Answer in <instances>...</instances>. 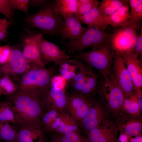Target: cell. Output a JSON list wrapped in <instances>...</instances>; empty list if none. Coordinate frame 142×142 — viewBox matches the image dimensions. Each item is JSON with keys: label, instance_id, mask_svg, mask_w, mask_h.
I'll return each instance as SVG.
<instances>
[{"label": "cell", "instance_id": "1", "mask_svg": "<svg viewBox=\"0 0 142 142\" xmlns=\"http://www.w3.org/2000/svg\"><path fill=\"white\" fill-rule=\"evenodd\" d=\"M8 96L7 102L19 129L41 128V120L45 110L39 94L17 90Z\"/></svg>", "mask_w": 142, "mask_h": 142}, {"label": "cell", "instance_id": "2", "mask_svg": "<svg viewBox=\"0 0 142 142\" xmlns=\"http://www.w3.org/2000/svg\"><path fill=\"white\" fill-rule=\"evenodd\" d=\"M54 73V69H47L32 63L29 69L17 83V90L40 95L51 86Z\"/></svg>", "mask_w": 142, "mask_h": 142}, {"label": "cell", "instance_id": "3", "mask_svg": "<svg viewBox=\"0 0 142 142\" xmlns=\"http://www.w3.org/2000/svg\"><path fill=\"white\" fill-rule=\"evenodd\" d=\"M115 52L110 41L98 49L83 52L75 56L76 59L98 70L103 77L112 76L111 72Z\"/></svg>", "mask_w": 142, "mask_h": 142}, {"label": "cell", "instance_id": "4", "mask_svg": "<svg viewBox=\"0 0 142 142\" xmlns=\"http://www.w3.org/2000/svg\"><path fill=\"white\" fill-rule=\"evenodd\" d=\"M97 94L111 115L115 118L119 114L124 95L112 76L100 78Z\"/></svg>", "mask_w": 142, "mask_h": 142}, {"label": "cell", "instance_id": "5", "mask_svg": "<svg viewBox=\"0 0 142 142\" xmlns=\"http://www.w3.org/2000/svg\"><path fill=\"white\" fill-rule=\"evenodd\" d=\"M63 18L55 10L54 1H48L38 11L29 16L26 22L33 28H39L43 34H57L59 26Z\"/></svg>", "mask_w": 142, "mask_h": 142}, {"label": "cell", "instance_id": "6", "mask_svg": "<svg viewBox=\"0 0 142 142\" xmlns=\"http://www.w3.org/2000/svg\"><path fill=\"white\" fill-rule=\"evenodd\" d=\"M110 34L105 31L100 30L88 26L77 39L63 41V45L68 54L83 52L86 48L91 47L96 49L110 41Z\"/></svg>", "mask_w": 142, "mask_h": 142}, {"label": "cell", "instance_id": "7", "mask_svg": "<svg viewBox=\"0 0 142 142\" xmlns=\"http://www.w3.org/2000/svg\"><path fill=\"white\" fill-rule=\"evenodd\" d=\"M139 23L129 20L125 25L116 28L110 34V42L115 53L119 54L133 52L137 38V31L141 27Z\"/></svg>", "mask_w": 142, "mask_h": 142}, {"label": "cell", "instance_id": "8", "mask_svg": "<svg viewBox=\"0 0 142 142\" xmlns=\"http://www.w3.org/2000/svg\"><path fill=\"white\" fill-rule=\"evenodd\" d=\"M100 79L92 68L84 63L78 73L69 81L71 93L95 98Z\"/></svg>", "mask_w": 142, "mask_h": 142}, {"label": "cell", "instance_id": "9", "mask_svg": "<svg viewBox=\"0 0 142 142\" xmlns=\"http://www.w3.org/2000/svg\"><path fill=\"white\" fill-rule=\"evenodd\" d=\"M31 63H29L25 59L21 49L17 48L12 49L9 60L0 65V77L8 75L17 83L29 68Z\"/></svg>", "mask_w": 142, "mask_h": 142}, {"label": "cell", "instance_id": "10", "mask_svg": "<svg viewBox=\"0 0 142 142\" xmlns=\"http://www.w3.org/2000/svg\"><path fill=\"white\" fill-rule=\"evenodd\" d=\"M36 37L42 60L45 66L52 62L59 65L71 57L58 45L45 39L41 33L36 34Z\"/></svg>", "mask_w": 142, "mask_h": 142}, {"label": "cell", "instance_id": "11", "mask_svg": "<svg viewBox=\"0 0 142 142\" xmlns=\"http://www.w3.org/2000/svg\"><path fill=\"white\" fill-rule=\"evenodd\" d=\"M111 73L113 77L124 96H128L140 91L137 90L135 88L121 56L115 53Z\"/></svg>", "mask_w": 142, "mask_h": 142}, {"label": "cell", "instance_id": "12", "mask_svg": "<svg viewBox=\"0 0 142 142\" xmlns=\"http://www.w3.org/2000/svg\"><path fill=\"white\" fill-rule=\"evenodd\" d=\"M69 96L65 90L56 86L52 80L50 87L40 95L45 111L66 110Z\"/></svg>", "mask_w": 142, "mask_h": 142}, {"label": "cell", "instance_id": "13", "mask_svg": "<svg viewBox=\"0 0 142 142\" xmlns=\"http://www.w3.org/2000/svg\"><path fill=\"white\" fill-rule=\"evenodd\" d=\"M111 115L105 106L96 100L80 122L81 128L87 133L97 127Z\"/></svg>", "mask_w": 142, "mask_h": 142}, {"label": "cell", "instance_id": "14", "mask_svg": "<svg viewBox=\"0 0 142 142\" xmlns=\"http://www.w3.org/2000/svg\"><path fill=\"white\" fill-rule=\"evenodd\" d=\"M95 98L71 93L69 95L66 110L77 122H80L96 101Z\"/></svg>", "mask_w": 142, "mask_h": 142}, {"label": "cell", "instance_id": "15", "mask_svg": "<svg viewBox=\"0 0 142 142\" xmlns=\"http://www.w3.org/2000/svg\"><path fill=\"white\" fill-rule=\"evenodd\" d=\"M118 130L110 118L87 133V142H115Z\"/></svg>", "mask_w": 142, "mask_h": 142}, {"label": "cell", "instance_id": "16", "mask_svg": "<svg viewBox=\"0 0 142 142\" xmlns=\"http://www.w3.org/2000/svg\"><path fill=\"white\" fill-rule=\"evenodd\" d=\"M114 122L118 130L128 136H136L142 130L141 115H130L120 113L115 117Z\"/></svg>", "mask_w": 142, "mask_h": 142}, {"label": "cell", "instance_id": "17", "mask_svg": "<svg viewBox=\"0 0 142 142\" xmlns=\"http://www.w3.org/2000/svg\"><path fill=\"white\" fill-rule=\"evenodd\" d=\"M86 29L82 26L79 17L75 14L63 19L58 27L57 34L61 37L63 41L68 39L74 40L78 38Z\"/></svg>", "mask_w": 142, "mask_h": 142}, {"label": "cell", "instance_id": "18", "mask_svg": "<svg viewBox=\"0 0 142 142\" xmlns=\"http://www.w3.org/2000/svg\"><path fill=\"white\" fill-rule=\"evenodd\" d=\"M128 71L136 90L142 87V64L137 56L132 52L120 54Z\"/></svg>", "mask_w": 142, "mask_h": 142}, {"label": "cell", "instance_id": "19", "mask_svg": "<svg viewBox=\"0 0 142 142\" xmlns=\"http://www.w3.org/2000/svg\"><path fill=\"white\" fill-rule=\"evenodd\" d=\"M27 38L23 44V56L29 63H34L45 68L42 62L40 53L36 39V34Z\"/></svg>", "mask_w": 142, "mask_h": 142}, {"label": "cell", "instance_id": "20", "mask_svg": "<svg viewBox=\"0 0 142 142\" xmlns=\"http://www.w3.org/2000/svg\"><path fill=\"white\" fill-rule=\"evenodd\" d=\"M82 23L88 26L105 31L108 26L106 18L100 13L99 6L79 17Z\"/></svg>", "mask_w": 142, "mask_h": 142}, {"label": "cell", "instance_id": "21", "mask_svg": "<svg viewBox=\"0 0 142 142\" xmlns=\"http://www.w3.org/2000/svg\"><path fill=\"white\" fill-rule=\"evenodd\" d=\"M141 90L128 96H124L120 113L130 115H141Z\"/></svg>", "mask_w": 142, "mask_h": 142}, {"label": "cell", "instance_id": "22", "mask_svg": "<svg viewBox=\"0 0 142 142\" xmlns=\"http://www.w3.org/2000/svg\"><path fill=\"white\" fill-rule=\"evenodd\" d=\"M84 63L76 59H69L59 65V74L64 79L71 80L78 73Z\"/></svg>", "mask_w": 142, "mask_h": 142}, {"label": "cell", "instance_id": "23", "mask_svg": "<svg viewBox=\"0 0 142 142\" xmlns=\"http://www.w3.org/2000/svg\"><path fill=\"white\" fill-rule=\"evenodd\" d=\"M59 117L60 121L55 130L56 133L65 134L78 131L79 123L66 110L59 111Z\"/></svg>", "mask_w": 142, "mask_h": 142}, {"label": "cell", "instance_id": "24", "mask_svg": "<svg viewBox=\"0 0 142 142\" xmlns=\"http://www.w3.org/2000/svg\"><path fill=\"white\" fill-rule=\"evenodd\" d=\"M128 2L129 1L110 16L106 18L108 25L116 28L124 26L127 24L130 18Z\"/></svg>", "mask_w": 142, "mask_h": 142}, {"label": "cell", "instance_id": "25", "mask_svg": "<svg viewBox=\"0 0 142 142\" xmlns=\"http://www.w3.org/2000/svg\"><path fill=\"white\" fill-rule=\"evenodd\" d=\"M78 5V0H55L54 1L55 10L63 19L76 14Z\"/></svg>", "mask_w": 142, "mask_h": 142}, {"label": "cell", "instance_id": "26", "mask_svg": "<svg viewBox=\"0 0 142 142\" xmlns=\"http://www.w3.org/2000/svg\"><path fill=\"white\" fill-rule=\"evenodd\" d=\"M57 110H50L45 111L41 120V128L44 132H55L60 121L59 112Z\"/></svg>", "mask_w": 142, "mask_h": 142}, {"label": "cell", "instance_id": "27", "mask_svg": "<svg viewBox=\"0 0 142 142\" xmlns=\"http://www.w3.org/2000/svg\"><path fill=\"white\" fill-rule=\"evenodd\" d=\"M44 139V132L41 128L19 129L16 142H35Z\"/></svg>", "mask_w": 142, "mask_h": 142}, {"label": "cell", "instance_id": "28", "mask_svg": "<svg viewBox=\"0 0 142 142\" xmlns=\"http://www.w3.org/2000/svg\"><path fill=\"white\" fill-rule=\"evenodd\" d=\"M128 2V0H103L99 6L100 13L107 18Z\"/></svg>", "mask_w": 142, "mask_h": 142}, {"label": "cell", "instance_id": "29", "mask_svg": "<svg viewBox=\"0 0 142 142\" xmlns=\"http://www.w3.org/2000/svg\"><path fill=\"white\" fill-rule=\"evenodd\" d=\"M18 89L17 83L7 75L0 77V91L1 93L10 95Z\"/></svg>", "mask_w": 142, "mask_h": 142}, {"label": "cell", "instance_id": "30", "mask_svg": "<svg viewBox=\"0 0 142 142\" xmlns=\"http://www.w3.org/2000/svg\"><path fill=\"white\" fill-rule=\"evenodd\" d=\"M54 142H87V140L80 135L78 131L65 134L56 133L52 136Z\"/></svg>", "mask_w": 142, "mask_h": 142}, {"label": "cell", "instance_id": "31", "mask_svg": "<svg viewBox=\"0 0 142 142\" xmlns=\"http://www.w3.org/2000/svg\"><path fill=\"white\" fill-rule=\"evenodd\" d=\"M17 131L9 123L0 121V138L6 142H16Z\"/></svg>", "mask_w": 142, "mask_h": 142}, {"label": "cell", "instance_id": "32", "mask_svg": "<svg viewBox=\"0 0 142 142\" xmlns=\"http://www.w3.org/2000/svg\"><path fill=\"white\" fill-rule=\"evenodd\" d=\"M0 121L16 124L13 112L6 101L0 103Z\"/></svg>", "mask_w": 142, "mask_h": 142}, {"label": "cell", "instance_id": "33", "mask_svg": "<svg viewBox=\"0 0 142 142\" xmlns=\"http://www.w3.org/2000/svg\"><path fill=\"white\" fill-rule=\"evenodd\" d=\"M78 7L76 14L79 17L98 6L99 3L97 0H78Z\"/></svg>", "mask_w": 142, "mask_h": 142}, {"label": "cell", "instance_id": "34", "mask_svg": "<svg viewBox=\"0 0 142 142\" xmlns=\"http://www.w3.org/2000/svg\"><path fill=\"white\" fill-rule=\"evenodd\" d=\"M12 10L20 11L27 14H29L28 8L30 0H8Z\"/></svg>", "mask_w": 142, "mask_h": 142}, {"label": "cell", "instance_id": "35", "mask_svg": "<svg viewBox=\"0 0 142 142\" xmlns=\"http://www.w3.org/2000/svg\"><path fill=\"white\" fill-rule=\"evenodd\" d=\"M0 12L4 14L10 21L13 19V13L8 0H0Z\"/></svg>", "mask_w": 142, "mask_h": 142}, {"label": "cell", "instance_id": "36", "mask_svg": "<svg viewBox=\"0 0 142 142\" xmlns=\"http://www.w3.org/2000/svg\"><path fill=\"white\" fill-rule=\"evenodd\" d=\"M12 52V49L8 45L0 48V65L8 62L9 60Z\"/></svg>", "mask_w": 142, "mask_h": 142}, {"label": "cell", "instance_id": "37", "mask_svg": "<svg viewBox=\"0 0 142 142\" xmlns=\"http://www.w3.org/2000/svg\"><path fill=\"white\" fill-rule=\"evenodd\" d=\"M142 27L140 28V32L137 35L136 43L133 52L138 56L142 62Z\"/></svg>", "mask_w": 142, "mask_h": 142}, {"label": "cell", "instance_id": "38", "mask_svg": "<svg viewBox=\"0 0 142 142\" xmlns=\"http://www.w3.org/2000/svg\"><path fill=\"white\" fill-rule=\"evenodd\" d=\"M129 19L131 22L138 23L142 19V3L140 4L129 13Z\"/></svg>", "mask_w": 142, "mask_h": 142}, {"label": "cell", "instance_id": "39", "mask_svg": "<svg viewBox=\"0 0 142 142\" xmlns=\"http://www.w3.org/2000/svg\"><path fill=\"white\" fill-rule=\"evenodd\" d=\"M10 24V21L5 18L0 19V41L5 38L8 33V28Z\"/></svg>", "mask_w": 142, "mask_h": 142}, {"label": "cell", "instance_id": "40", "mask_svg": "<svg viewBox=\"0 0 142 142\" xmlns=\"http://www.w3.org/2000/svg\"><path fill=\"white\" fill-rule=\"evenodd\" d=\"M48 1L46 0H30L29 4L37 7H41Z\"/></svg>", "mask_w": 142, "mask_h": 142}, {"label": "cell", "instance_id": "41", "mask_svg": "<svg viewBox=\"0 0 142 142\" xmlns=\"http://www.w3.org/2000/svg\"><path fill=\"white\" fill-rule=\"evenodd\" d=\"M131 7V11H132L135 8L142 3V0H130L128 1Z\"/></svg>", "mask_w": 142, "mask_h": 142}, {"label": "cell", "instance_id": "42", "mask_svg": "<svg viewBox=\"0 0 142 142\" xmlns=\"http://www.w3.org/2000/svg\"><path fill=\"white\" fill-rule=\"evenodd\" d=\"M128 139V136L126 134H121L120 135L119 140L120 142H126Z\"/></svg>", "mask_w": 142, "mask_h": 142}, {"label": "cell", "instance_id": "43", "mask_svg": "<svg viewBox=\"0 0 142 142\" xmlns=\"http://www.w3.org/2000/svg\"><path fill=\"white\" fill-rule=\"evenodd\" d=\"M142 136H138L132 139L131 142H142Z\"/></svg>", "mask_w": 142, "mask_h": 142}, {"label": "cell", "instance_id": "44", "mask_svg": "<svg viewBox=\"0 0 142 142\" xmlns=\"http://www.w3.org/2000/svg\"><path fill=\"white\" fill-rule=\"evenodd\" d=\"M45 140L44 139L38 140L35 142H44Z\"/></svg>", "mask_w": 142, "mask_h": 142}, {"label": "cell", "instance_id": "45", "mask_svg": "<svg viewBox=\"0 0 142 142\" xmlns=\"http://www.w3.org/2000/svg\"><path fill=\"white\" fill-rule=\"evenodd\" d=\"M44 142H46V141L45 140V141H44Z\"/></svg>", "mask_w": 142, "mask_h": 142}, {"label": "cell", "instance_id": "46", "mask_svg": "<svg viewBox=\"0 0 142 142\" xmlns=\"http://www.w3.org/2000/svg\"><path fill=\"white\" fill-rule=\"evenodd\" d=\"M1 92L0 91V95H1Z\"/></svg>", "mask_w": 142, "mask_h": 142}, {"label": "cell", "instance_id": "47", "mask_svg": "<svg viewBox=\"0 0 142 142\" xmlns=\"http://www.w3.org/2000/svg\"><path fill=\"white\" fill-rule=\"evenodd\" d=\"M51 142H53V141H51Z\"/></svg>", "mask_w": 142, "mask_h": 142}, {"label": "cell", "instance_id": "48", "mask_svg": "<svg viewBox=\"0 0 142 142\" xmlns=\"http://www.w3.org/2000/svg\"><path fill=\"white\" fill-rule=\"evenodd\" d=\"M0 47H1V46H0Z\"/></svg>", "mask_w": 142, "mask_h": 142}]
</instances>
